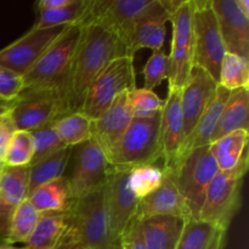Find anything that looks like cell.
<instances>
[{"label": "cell", "mask_w": 249, "mask_h": 249, "mask_svg": "<svg viewBox=\"0 0 249 249\" xmlns=\"http://www.w3.org/2000/svg\"><path fill=\"white\" fill-rule=\"evenodd\" d=\"M121 243L123 249H147L140 230V223L135 218L122 235Z\"/></svg>", "instance_id": "40"}, {"label": "cell", "mask_w": 249, "mask_h": 249, "mask_svg": "<svg viewBox=\"0 0 249 249\" xmlns=\"http://www.w3.org/2000/svg\"><path fill=\"white\" fill-rule=\"evenodd\" d=\"M225 232L206 221L189 218L184 221L175 249H221Z\"/></svg>", "instance_id": "26"}, {"label": "cell", "mask_w": 249, "mask_h": 249, "mask_svg": "<svg viewBox=\"0 0 249 249\" xmlns=\"http://www.w3.org/2000/svg\"><path fill=\"white\" fill-rule=\"evenodd\" d=\"M0 249H26L24 247H16L12 245H0Z\"/></svg>", "instance_id": "45"}, {"label": "cell", "mask_w": 249, "mask_h": 249, "mask_svg": "<svg viewBox=\"0 0 249 249\" xmlns=\"http://www.w3.org/2000/svg\"><path fill=\"white\" fill-rule=\"evenodd\" d=\"M89 0H72L70 5L55 10H39V19L33 28L43 29L51 27L80 24L87 12Z\"/></svg>", "instance_id": "32"}, {"label": "cell", "mask_w": 249, "mask_h": 249, "mask_svg": "<svg viewBox=\"0 0 249 249\" xmlns=\"http://www.w3.org/2000/svg\"><path fill=\"white\" fill-rule=\"evenodd\" d=\"M130 170H109L108 179L105 186L107 219L109 232L114 243L121 241L122 235L129 224L135 218L139 199L129 187Z\"/></svg>", "instance_id": "14"}, {"label": "cell", "mask_w": 249, "mask_h": 249, "mask_svg": "<svg viewBox=\"0 0 249 249\" xmlns=\"http://www.w3.org/2000/svg\"><path fill=\"white\" fill-rule=\"evenodd\" d=\"M34 155V142L29 131L16 130L4 156L6 167H28Z\"/></svg>", "instance_id": "35"}, {"label": "cell", "mask_w": 249, "mask_h": 249, "mask_svg": "<svg viewBox=\"0 0 249 249\" xmlns=\"http://www.w3.org/2000/svg\"><path fill=\"white\" fill-rule=\"evenodd\" d=\"M66 216L67 211L41 213L33 232L23 243V247L26 249L55 248L65 230Z\"/></svg>", "instance_id": "27"}, {"label": "cell", "mask_w": 249, "mask_h": 249, "mask_svg": "<svg viewBox=\"0 0 249 249\" xmlns=\"http://www.w3.org/2000/svg\"><path fill=\"white\" fill-rule=\"evenodd\" d=\"M248 168V158L230 172H219L207 189L198 219L228 230L241 206V189Z\"/></svg>", "instance_id": "5"}, {"label": "cell", "mask_w": 249, "mask_h": 249, "mask_svg": "<svg viewBox=\"0 0 249 249\" xmlns=\"http://www.w3.org/2000/svg\"><path fill=\"white\" fill-rule=\"evenodd\" d=\"M237 1L238 7H240L241 11L246 15V16L249 17V1L248 0H236Z\"/></svg>", "instance_id": "43"}, {"label": "cell", "mask_w": 249, "mask_h": 249, "mask_svg": "<svg viewBox=\"0 0 249 249\" xmlns=\"http://www.w3.org/2000/svg\"><path fill=\"white\" fill-rule=\"evenodd\" d=\"M28 199L32 206L40 213L67 211L72 201L65 177L39 186L29 194Z\"/></svg>", "instance_id": "29"}, {"label": "cell", "mask_w": 249, "mask_h": 249, "mask_svg": "<svg viewBox=\"0 0 249 249\" xmlns=\"http://www.w3.org/2000/svg\"><path fill=\"white\" fill-rule=\"evenodd\" d=\"M160 0H89L80 24L97 23L116 34L123 43L136 22L152 12Z\"/></svg>", "instance_id": "10"}, {"label": "cell", "mask_w": 249, "mask_h": 249, "mask_svg": "<svg viewBox=\"0 0 249 249\" xmlns=\"http://www.w3.org/2000/svg\"><path fill=\"white\" fill-rule=\"evenodd\" d=\"M40 212L36 211L29 199H24L16 212L14 213L10 224L9 235H7L5 245H12L15 243H22L23 245L31 233L33 232L39 218H40Z\"/></svg>", "instance_id": "34"}, {"label": "cell", "mask_w": 249, "mask_h": 249, "mask_svg": "<svg viewBox=\"0 0 249 249\" xmlns=\"http://www.w3.org/2000/svg\"><path fill=\"white\" fill-rule=\"evenodd\" d=\"M164 169V180L156 191L140 199L136 209L135 219L142 221L152 216H174L185 221L192 218L181 194L175 182L173 169Z\"/></svg>", "instance_id": "17"}, {"label": "cell", "mask_w": 249, "mask_h": 249, "mask_svg": "<svg viewBox=\"0 0 249 249\" xmlns=\"http://www.w3.org/2000/svg\"><path fill=\"white\" fill-rule=\"evenodd\" d=\"M140 223L147 249H175L184 221L174 216H152Z\"/></svg>", "instance_id": "23"}, {"label": "cell", "mask_w": 249, "mask_h": 249, "mask_svg": "<svg viewBox=\"0 0 249 249\" xmlns=\"http://www.w3.org/2000/svg\"><path fill=\"white\" fill-rule=\"evenodd\" d=\"M133 118H153L160 116L163 101L156 92L143 88H135L128 94Z\"/></svg>", "instance_id": "36"}, {"label": "cell", "mask_w": 249, "mask_h": 249, "mask_svg": "<svg viewBox=\"0 0 249 249\" xmlns=\"http://www.w3.org/2000/svg\"><path fill=\"white\" fill-rule=\"evenodd\" d=\"M136 88L134 58L123 56L112 61L94 80L85 95L79 112L90 121L101 116L119 94Z\"/></svg>", "instance_id": "8"}, {"label": "cell", "mask_w": 249, "mask_h": 249, "mask_svg": "<svg viewBox=\"0 0 249 249\" xmlns=\"http://www.w3.org/2000/svg\"><path fill=\"white\" fill-rule=\"evenodd\" d=\"M249 89L231 91L216 123L211 143L236 130H248Z\"/></svg>", "instance_id": "24"}, {"label": "cell", "mask_w": 249, "mask_h": 249, "mask_svg": "<svg viewBox=\"0 0 249 249\" xmlns=\"http://www.w3.org/2000/svg\"><path fill=\"white\" fill-rule=\"evenodd\" d=\"M164 180V169L156 163L133 168L129 172V187L140 201L158 189Z\"/></svg>", "instance_id": "33"}, {"label": "cell", "mask_w": 249, "mask_h": 249, "mask_svg": "<svg viewBox=\"0 0 249 249\" xmlns=\"http://www.w3.org/2000/svg\"><path fill=\"white\" fill-rule=\"evenodd\" d=\"M194 0H182L170 16L173 36L170 43L168 90H179L186 84L194 67Z\"/></svg>", "instance_id": "9"}, {"label": "cell", "mask_w": 249, "mask_h": 249, "mask_svg": "<svg viewBox=\"0 0 249 249\" xmlns=\"http://www.w3.org/2000/svg\"><path fill=\"white\" fill-rule=\"evenodd\" d=\"M68 26L36 29L32 27L24 36L0 50V67L23 75L43 56L49 46Z\"/></svg>", "instance_id": "13"}, {"label": "cell", "mask_w": 249, "mask_h": 249, "mask_svg": "<svg viewBox=\"0 0 249 249\" xmlns=\"http://www.w3.org/2000/svg\"><path fill=\"white\" fill-rule=\"evenodd\" d=\"M28 167H6L0 175V245H5L10 224L19 204L28 198Z\"/></svg>", "instance_id": "20"}, {"label": "cell", "mask_w": 249, "mask_h": 249, "mask_svg": "<svg viewBox=\"0 0 249 249\" xmlns=\"http://www.w3.org/2000/svg\"><path fill=\"white\" fill-rule=\"evenodd\" d=\"M219 172L209 145L189 151L178 163L175 182L192 218L198 219L207 189Z\"/></svg>", "instance_id": "6"}, {"label": "cell", "mask_w": 249, "mask_h": 249, "mask_svg": "<svg viewBox=\"0 0 249 249\" xmlns=\"http://www.w3.org/2000/svg\"><path fill=\"white\" fill-rule=\"evenodd\" d=\"M219 85L229 91L249 89L248 58L225 53L219 72Z\"/></svg>", "instance_id": "31"}, {"label": "cell", "mask_w": 249, "mask_h": 249, "mask_svg": "<svg viewBox=\"0 0 249 249\" xmlns=\"http://www.w3.org/2000/svg\"><path fill=\"white\" fill-rule=\"evenodd\" d=\"M68 113L65 95L58 89L22 91L9 109L17 130L29 133L53 124Z\"/></svg>", "instance_id": "7"}, {"label": "cell", "mask_w": 249, "mask_h": 249, "mask_svg": "<svg viewBox=\"0 0 249 249\" xmlns=\"http://www.w3.org/2000/svg\"><path fill=\"white\" fill-rule=\"evenodd\" d=\"M169 73V56L164 49L153 51L142 68V74L145 77L143 89L153 91L155 88L162 84L168 79Z\"/></svg>", "instance_id": "37"}, {"label": "cell", "mask_w": 249, "mask_h": 249, "mask_svg": "<svg viewBox=\"0 0 249 249\" xmlns=\"http://www.w3.org/2000/svg\"><path fill=\"white\" fill-rule=\"evenodd\" d=\"M169 15L163 7L160 0L158 6L139 19L124 41V48L128 57L134 58L135 53L141 49H151L152 51L160 50L164 46L167 36V22Z\"/></svg>", "instance_id": "21"}, {"label": "cell", "mask_w": 249, "mask_h": 249, "mask_svg": "<svg viewBox=\"0 0 249 249\" xmlns=\"http://www.w3.org/2000/svg\"><path fill=\"white\" fill-rule=\"evenodd\" d=\"M72 0H40L36 4L38 10H55L70 5Z\"/></svg>", "instance_id": "42"}, {"label": "cell", "mask_w": 249, "mask_h": 249, "mask_svg": "<svg viewBox=\"0 0 249 249\" xmlns=\"http://www.w3.org/2000/svg\"><path fill=\"white\" fill-rule=\"evenodd\" d=\"M160 128V114L153 118H133L125 133L106 157L109 167L130 170L162 160Z\"/></svg>", "instance_id": "4"}, {"label": "cell", "mask_w": 249, "mask_h": 249, "mask_svg": "<svg viewBox=\"0 0 249 249\" xmlns=\"http://www.w3.org/2000/svg\"><path fill=\"white\" fill-rule=\"evenodd\" d=\"M10 108H4V107H0V114H2V113H5V112H7L9 111Z\"/></svg>", "instance_id": "48"}, {"label": "cell", "mask_w": 249, "mask_h": 249, "mask_svg": "<svg viewBox=\"0 0 249 249\" xmlns=\"http://www.w3.org/2000/svg\"><path fill=\"white\" fill-rule=\"evenodd\" d=\"M5 168H6V165H5V163H4V158L0 157V175H1V173L4 172Z\"/></svg>", "instance_id": "46"}, {"label": "cell", "mask_w": 249, "mask_h": 249, "mask_svg": "<svg viewBox=\"0 0 249 249\" xmlns=\"http://www.w3.org/2000/svg\"><path fill=\"white\" fill-rule=\"evenodd\" d=\"M218 87V82L208 72L194 65L189 79L181 89L180 95L185 140L191 134L192 129L215 96Z\"/></svg>", "instance_id": "16"}, {"label": "cell", "mask_w": 249, "mask_h": 249, "mask_svg": "<svg viewBox=\"0 0 249 249\" xmlns=\"http://www.w3.org/2000/svg\"><path fill=\"white\" fill-rule=\"evenodd\" d=\"M82 36V24H71L48 50L22 75L23 90L58 89L65 95L66 85Z\"/></svg>", "instance_id": "3"}, {"label": "cell", "mask_w": 249, "mask_h": 249, "mask_svg": "<svg viewBox=\"0 0 249 249\" xmlns=\"http://www.w3.org/2000/svg\"><path fill=\"white\" fill-rule=\"evenodd\" d=\"M71 172L65 175L71 199L82 198L97 190L104 189L108 179L107 158L94 140H88L72 148Z\"/></svg>", "instance_id": "11"}, {"label": "cell", "mask_w": 249, "mask_h": 249, "mask_svg": "<svg viewBox=\"0 0 249 249\" xmlns=\"http://www.w3.org/2000/svg\"><path fill=\"white\" fill-rule=\"evenodd\" d=\"M31 135L32 138H33L34 142V155L31 164H34V163L44 160V158L48 157V156L55 153L56 151L66 147V146L61 142L60 138H58L57 134H56L53 124L31 131Z\"/></svg>", "instance_id": "38"}, {"label": "cell", "mask_w": 249, "mask_h": 249, "mask_svg": "<svg viewBox=\"0 0 249 249\" xmlns=\"http://www.w3.org/2000/svg\"><path fill=\"white\" fill-rule=\"evenodd\" d=\"M113 249H123V246H122L121 241H119V242H117V243H116V245H114V247H113Z\"/></svg>", "instance_id": "47"}, {"label": "cell", "mask_w": 249, "mask_h": 249, "mask_svg": "<svg viewBox=\"0 0 249 249\" xmlns=\"http://www.w3.org/2000/svg\"><path fill=\"white\" fill-rule=\"evenodd\" d=\"M248 130H236L209 143V150L220 172H230L248 158Z\"/></svg>", "instance_id": "25"}, {"label": "cell", "mask_w": 249, "mask_h": 249, "mask_svg": "<svg viewBox=\"0 0 249 249\" xmlns=\"http://www.w3.org/2000/svg\"><path fill=\"white\" fill-rule=\"evenodd\" d=\"M16 126L10 117L9 111L0 114V157L4 158L12 136L16 133Z\"/></svg>", "instance_id": "41"}, {"label": "cell", "mask_w": 249, "mask_h": 249, "mask_svg": "<svg viewBox=\"0 0 249 249\" xmlns=\"http://www.w3.org/2000/svg\"><path fill=\"white\" fill-rule=\"evenodd\" d=\"M114 245L107 219L105 187L72 199L65 230L53 249H113Z\"/></svg>", "instance_id": "2"}, {"label": "cell", "mask_w": 249, "mask_h": 249, "mask_svg": "<svg viewBox=\"0 0 249 249\" xmlns=\"http://www.w3.org/2000/svg\"><path fill=\"white\" fill-rule=\"evenodd\" d=\"M14 101H7V100H4L0 97V107H4V108H10L12 106Z\"/></svg>", "instance_id": "44"}, {"label": "cell", "mask_w": 249, "mask_h": 249, "mask_svg": "<svg viewBox=\"0 0 249 249\" xmlns=\"http://www.w3.org/2000/svg\"><path fill=\"white\" fill-rule=\"evenodd\" d=\"M23 90L22 75L0 67V97L7 101H15Z\"/></svg>", "instance_id": "39"}, {"label": "cell", "mask_w": 249, "mask_h": 249, "mask_svg": "<svg viewBox=\"0 0 249 249\" xmlns=\"http://www.w3.org/2000/svg\"><path fill=\"white\" fill-rule=\"evenodd\" d=\"M230 94L231 91L219 85L215 96L213 97L211 104L208 105L206 111L203 112L201 118L196 123L195 128L192 129L191 134L185 140L184 147L181 151V157L194 148L203 147V146H208L211 143V138L214 133V129H215L216 123L220 118V114L225 107ZM181 157H180V160H181Z\"/></svg>", "instance_id": "22"}, {"label": "cell", "mask_w": 249, "mask_h": 249, "mask_svg": "<svg viewBox=\"0 0 249 249\" xmlns=\"http://www.w3.org/2000/svg\"><path fill=\"white\" fill-rule=\"evenodd\" d=\"M194 1V65L203 68L219 82L220 65L226 50L218 21L211 0Z\"/></svg>", "instance_id": "12"}, {"label": "cell", "mask_w": 249, "mask_h": 249, "mask_svg": "<svg viewBox=\"0 0 249 249\" xmlns=\"http://www.w3.org/2000/svg\"><path fill=\"white\" fill-rule=\"evenodd\" d=\"M126 56L121 39L97 23L82 24V36L75 51L65 90L68 112H79L90 85L116 58Z\"/></svg>", "instance_id": "1"}, {"label": "cell", "mask_w": 249, "mask_h": 249, "mask_svg": "<svg viewBox=\"0 0 249 249\" xmlns=\"http://www.w3.org/2000/svg\"><path fill=\"white\" fill-rule=\"evenodd\" d=\"M73 147H63L44 160L29 165L28 196L39 186L62 178L68 168Z\"/></svg>", "instance_id": "28"}, {"label": "cell", "mask_w": 249, "mask_h": 249, "mask_svg": "<svg viewBox=\"0 0 249 249\" xmlns=\"http://www.w3.org/2000/svg\"><path fill=\"white\" fill-rule=\"evenodd\" d=\"M128 94L129 91L119 94L101 116L90 121L91 140L97 143L106 157L133 121Z\"/></svg>", "instance_id": "19"}, {"label": "cell", "mask_w": 249, "mask_h": 249, "mask_svg": "<svg viewBox=\"0 0 249 249\" xmlns=\"http://www.w3.org/2000/svg\"><path fill=\"white\" fill-rule=\"evenodd\" d=\"M53 126L66 147H75L91 139L90 119L82 112L66 114L55 121Z\"/></svg>", "instance_id": "30"}, {"label": "cell", "mask_w": 249, "mask_h": 249, "mask_svg": "<svg viewBox=\"0 0 249 249\" xmlns=\"http://www.w3.org/2000/svg\"><path fill=\"white\" fill-rule=\"evenodd\" d=\"M179 90H168L167 100L160 112V148L163 168L174 170L181 157L185 142L184 118Z\"/></svg>", "instance_id": "15"}, {"label": "cell", "mask_w": 249, "mask_h": 249, "mask_svg": "<svg viewBox=\"0 0 249 249\" xmlns=\"http://www.w3.org/2000/svg\"><path fill=\"white\" fill-rule=\"evenodd\" d=\"M226 53L249 58V17L236 0H211Z\"/></svg>", "instance_id": "18"}]
</instances>
